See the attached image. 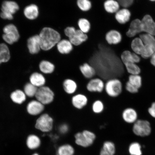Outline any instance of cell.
I'll return each mask as SVG.
<instances>
[{"label": "cell", "instance_id": "obj_1", "mask_svg": "<svg viewBox=\"0 0 155 155\" xmlns=\"http://www.w3.org/2000/svg\"><path fill=\"white\" fill-rule=\"evenodd\" d=\"M41 50L48 51L51 50L61 40L59 32L53 29L45 27L41 31L39 34Z\"/></svg>", "mask_w": 155, "mask_h": 155}, {"label": "cell", "instance_id": "obj_2", "mask_svg": "<svg viewBox=\"0 0 155 155\" xmlns=\"http://www.w3.org/2000/svg\"><path fill=\"white\" fill-rule=\"evenodd\" d=\"M74 137L75 144L83 148H86L91 146L95 140L96 136L92 131L84 130L75 134Z\"/></svg>", "mask_w": 155, "mask_h": 155}, {"label": "cell", "instance_id": "obj_3", "mask_svg": "<svg viewBox=\"0 0 155 155\" xmlns=\"http://www.w3.org/2000/svg\"><path fill=\"white\" fill-rule=\"evenodd\" d=\"M123 89V86L121 81L119 79L113 78L107 81L104 90L110 97L115 98L121 94Z\"/></svg>", "mask_w": 155, "mask_h": 155}, {"label": "cell", "instance_id": "obj_4", "mask_svg": "<svg viewBox=\"0 0 155 155\" xmlns=\"http://www.w3.org/2000/svg\"><path fill=\"white\" fill-rule=\"evenodd\" d=\"M65 35L69 38V40L74 46L80 45L86 41L88 36L80 29L76 30L73 27H68L64 30Z\"/></svg>", "mask_w": 155, "mask_h": 155}, {"label": "cell", "instance_id": "obj_5", "mask_svg": "<svg viewBox=\"0 0 155 155\" xmlns=\"http://www.w3.org/2000/svg\"><path fill=\"white\" fill-rule=\"evenodd\" d=\"M139 38L144 44L145 50L141 56L143 59H147L150 58L155 52V38L154 36L145 33L140 35Z\"/></svg>", "mask_w": 155, "mask_h": 155}, {"label": "cell", "instance_id": "obj_6", "mask_svg": "<svg viewBox=\"0 0 155 155\" xmlns=\"http://www.w3.org/2000/svg\"><path fill=\"white\" fill-rule=\"evenodd\" d=\"M35 97L36 100L45 105L53 102L55 98V94L50 87L44 86L38 88Z\"/></svg>", "mask_w": 155, "mask_h": 155}, {"label": "cell", "instance_id": "obj_7", "mask_svg": "<svg viewBox=\"0 0 155 155\" xmlns=\"http://www.w3.org/2000/svg\"><path fill=\"white\" fill-rule=\"evenodd\" d=\"M19 5L13 1H5L2 4L0 17L2 19L11 20L13 18V15L19 9Z\"/></svg>", "mask_w": 155, "mask_h": 155}, {"label": "cell", "instance_id": "obj_8", "mask_svg": "<svg viewBox=\"0 0 155 155\" xmlns=\"http://www.w3.org/2000/svg\"><path fill=\"white\" fill-rule=\"evenodd\" d=\"M54 120L48 114H44L37 120L35 127L44 133L51 131L53 129Z\"/></svg>", "mask_w": 155, "mask_h": 155}, {"label": "cell", "instance_id": "obj_9", "mask_svg": "<svg viewBox=\"0 0 155 155\" xmlns=\"http://www.w3.org/2000/svg\"><path fill=\"white\" fill-rule=\"evenodd\" d=\"M133 131L138 136H147L152 131L150 123L147 120L138 119L133 124Z\"/></svg>", "mask_w": 155, "mask_h": 155}, {"label": "cell", "instance_id": "obj_10", "mask_svg": "<svg viewBox=\"0 0 155 155\" xmlns=\"http://www.w3.org/2000/svg\"><path fill=\"white\" fill-rule=\"evenodd\" d=\"M4 34L2 38L7 44L12 45L18 41L20 35L17 27L15 25L10 24L5 26L3 29Z\"/></svg>", "mask_w": 155, "mask_h": 155}, {"label": "cell", "instance_id": "obj_11", "mask_svg": "<svg viewBox=\"0 0 155 155\" xmlns=\"http://www.w3.org/2000/svg\"><path fill=\"white\" fill-rule=\"evenodd\" d=\"M105 84L100 78H93L87 83V90L90 92L101 93L104 89Z\"/></svg>", "mask_w": 155, "mask_h": 155}, {"label": "cell", "instance_id": "obj_12", "mask_svg": "<svg viewBox=\"0 0 155 155\" xmlns=\"http://www.w3.org/2000/svg\"><path fill=\"white\" fill-rule=\"evenodd\" d=\"M27 46L31 54L35 55L39 53L41 50L39 35H34L29 38L27 41Z\"/></svg>", "mask_w": 155, "mask_h": 155}, {"label": "cell", "instance_id": "obj_13", "mask_svg": "<svg viewBox=\"0 0 155 155\" xmlns=\"http://www.w3.org/2000/svg\"><path fill=\"white\" fill-rule=\"evenodd\" d=\"M141 21L143 31L155 36V22L152 17L149 15H145Z\"/></svg>", "mask_w": 155, "mask_h": 155}, {"label": "cell", "instance_id": "obj_14", "mask_svg": "<svg viewBox=\"0 0 155 155\" xmlns=\"http://www.w3.org/2000/svg\"><path fill=\"white\" fill-rule=\"evenodd\" d=\"M45 105L37 100H32L29 103L27 110L31 115L36 116L39 115L44 111Z\"/></svg>", "mask_w": 155, "mask_h": 155}, {"label": "cell", "instance_id": "obj_15", "mask_svg": "<svg viewBox=\"0 0 155 155\" xmlns=\"http://www.w3.org/2000/svg\"><path fill=\"white\" fill-rule=\"evenodd\" d=\"M122 117L124 121L128 124H132L138 120V114L132 108H126L123 112Z\"/></svg>", "mask_w": 155, "mask_h": 155}, {"label": "cell", "instance_id": "obj_16", "mask_svg": "<svg viewBox=\"0 0 155 155\" xmlns=\"http://www.w3.org/2000/svg\"><path fill=\"white\" fill-rule=\"evenodd\" d=\"M71 102L74 107L77 109L81 110L87 105L88 99L84 94H78L72 97Z\"/></svg>", "mask_w": 155, "mask_h": 155}, {"label": "cell", "instance_id": "obj_17", "mask_svg": "<svg viewBox=\"0 0 155 155\" xmlns=\"http://www.w3.org/2000/svg\"><path fill=\"white\" fill-rule=\"evenodd\" d=\"M143 32L141 20L137 19L132 21L126 34L129 37L132 38Z\"/></svg>", "mask_w": 155, "mask_h": 155}, {"label": "cell", "instance_id": "obj_18", "mask_svg": "<svg viewBox=\"0 0 155 155\" xmlns=\"http://www.w3.org/2000/svg\"><path fill=\"white\" fill-rule=\"evenodd\" d=\"M120 58L124 65L129 63L137 64L140 63L141 61V58L139 55L134 53H131L128 50L124 51L121 54Z\"/></svg>", "mask_w": 155, "mask_h": 155}, {"label": "cell", "instance_id": "obj_19", "mask_svg": "<svg viewBox=\"0 0 155 155\" xmlns=\"http://www.w3.org/2000/svg\"><path fill=\"white\" fill-rule=\"evenodd\" d=\"M121 35L119 31L112 30L108 31L106 35V40L110 45H116L121 41Z\"/></svg>", "mask_w": 155, "mask_h": 155}, {"label": "cell", "instance_id": "obj_20", "mask_svg": "<svg viewBox=\"0 0 155 155\" xmlns=\"http://www.w3.org/2000/svg\"><path fill=\"white\" fill-rule=\"evenodd\" d=\"M79 69L83 77L87 79L93 78L96 74L95 69L88 63L79 66Z\"/></svg>", "mask_w": 155, "mask_h": 155}, {"label": "cell", "instance_id": "obj_21", "mask_svg": "<svg viewBox=\"0 0 155 155\" xmlns=\"http://www.w3.org/2000/svg\"><path fill=\"white\" fill-rule=\"evenodd\" d=\"M24 12L25 16L27 18L34 20L38 18L39 10L37 5L31 4L25 8Z\"/></svg>", "mask_w": 155, "mask_h": 155}, {"label": "cell", "instance_id": "obj_22", "mask_svg": "<svg viewBox=\"0 0 155 155\" xmlns=\"http://www.w3.org/2000/svg\"><path fill=\"white\" fill-rule=\"evenodd\" d=\"M130 16V11L126 8L119 9L115 13V15L116 20L121 24H125L128 22Z\"/></svg>", "mask_w": 155, "mask_h": 155}, {"label": "cell", "instance_id": "obj_23", "mask_svg": "<svg viewBox=\"0 0 155 155\" xmlns=\"http://www.w3.org/2000/svg\"><path fill=\"white\" fill-rule=\"evenodd\" d=\"M58 51L63 55H67L71 53L73 49V45L69 40H61L57 45Z\"/></svg>", "mask_w": 155, "mask_h": 155}, {"label": "cell", "instance_id": "obj_24", "mask_svg": "<svg viewBox=\"0 0 155 155\" xmlns=\"http://www.w3.org/2000/svg\"><path fill=\"white\" fill-rule=\"evenodd\" d=\"M63 87L64 91L67 94L72 95L76 92L78 88V85L73 79L68 78L64 81Z\"/></svg>", "mask_w": 155, "mask_h": 155}, {"label": "cell", "instance_id": "obj_25", "mask_svg": "<svg viewBox=\"0 0 155 155\" xmlns=\"http://www.w3.org/2000/svg\"><path fill=\"white\" fill-rule=\"evenodd\" d=\"M40 70L45 74H51L56 69L55 65L47 60H42L39 64Z\"/></svg>", "mask_w": 155, "mask_h": 155}, {"label": "cell", "instance_id": "obj_26", "mask_svg": "<svg viewBox=\"0 0 155 155\" xmlns=\"http://www.w3.org/2000/svg\"><path fill=\"white\" fill-rule=\"evenodd\" d=\"M30 80V83L38 88L44 86L46 82V79L44 75L38 72L33 73L31 75Z\"/></svg>", "mask_w": 155, "mask_h": 155}, {"label": "cell", "instance_id": "obj_27", "mask_svg": "<svg viewBox=\"0 0 155 155\" xmlns=\"http://www.w3.org/2000/svg\"><path fill=\"white\" fill-rule=\"evenodd\" d=\"M131 48L134 53L141 57L144 53V45L139 37L135 38L132 41L131 43Z\"/></svg>", "mask_w": 155, "mask_h": 155}, {"label": "cell", "instance_id": "obj_28", "mask_svg": "<svg viewBox=\"0 0 155 155\" xmlns=\"http://www.w3.org/2000/svg\"><path fill=\"white\" fill-rule=\"evenodd\" d=\"M26 144L27 147L30 150H36L40 147L41 144V140L38 136L30 135L27 137Z\"/></svg>", "mask_w": 155, "mask_h": 155}, {"label": "cell", "instance_id": "obj_29", "mask_svg": "<svg viewBox=\"0 0 155 155\" xmlns=\"http://www.w3.org/2000/svg\"><path fill=\"white\" fill-rule=\"evenodd\" d=\"M120 5L116 0H106L104 3V9L108 13L115 14L119 10Z\"/></svg>", "mask_w": 155, "mask_h": 155}, {"label": "cell", "instance_id": "obj_30", "mask_svg": "<svg viewBox=\"0 0 155 155\" xmlns=\"http://www.w3.org/2000/svg\"><path fill=\"white\" fill-rule=\"evenodd\" d=\"M115 147L113 142L106 141L104 143L101 150L100 155H115Z\"/></svg>", "mask_w": 155, "mask_h": 155}, {"label": "cell", "instance_id": "obj_31", "mask_svg": "<svg viewBox=\"0 0 155 155\" xmlns=\"http://www.w3.org/2000/svg\"><path fill=\"white\" fill-rule=\"evenodd\" d=\"M11 58L10 53L8 47L5 44H0V64L7 62Z\"/></svg>", "mask_w": 155, "mask_h": 155}, {"label": "cell", "instance_id": "obj_32", "mask_svg": "<svg viewBox=\"0 0 155 155\" xmlns=\"http://www.w3.org/2000/svg\"><path fill=\"white\" fill-rule=\"evenodd\" d=\"M11 98L15 103L21 104L26 100V95L24 92L20 90H17L12 93Z\"/></svg>", "mask_w": 155, "mask_h": 155}, {"label": "cell", "instance_id": "obj_33", "mask_svg": "<svg viewBox=\"0 0 155 155\" xmlns=\"http://www.w3.org/2000/svg\"><path fill=\"white\" fill-rule=\"evenodd\" d=\"M74 148L69 144L61 145L58 147L57 152V155H74Z\"/></svg>", "mask_w": 155, "mask_h": 155}, {"label": "cell", "instance_id": "obj_34", "mask_svg": "<svg viewBox=\"0 0 155 155\" xmlns=\"http://www.w3.org/2000/svg\"><path fill=\"white\" fill-rule=\"evenodd\" d=\"M125 68L127 72L129 75H140L141 69L137 64L129 63L124 64Z\"/></svg>", "mask_w": 155, "mask_h": 155}, {"label": "cell", "instance_id": "obj_35", "mask_svg": "<svg viewBox=\"0 0 155 155\" xmlns=\"http://www.w3.org/2000/svg\"><path fill=\"white\" fill-rule=\"evenodd\" d=\"M127 82L138 90L142 86V78L140 75H130Z\"/></svg>", "mask_w": 155, "mask_h": 155}, {"label": "cell", "instance_id": "obj_36", "mask_svg": "<svg viewBox=\"0 0 155 155\" xmlns=\"http://www.w3.org/2000/svg\"><path fill=\"white\" fill-rule=\"evenodd\" d=\"M38 90V88L31 83H28L25 85L24 88L25 94L30 97L35 96Z\"/></svg>", "mask_w": 155, "mask_h": 155}, {"label": "cell", "instance_id": "obj_37", "mask_svg": "<svg viewBox=\"0 0 155 155\" xmlns=\"http://www.w3.org/2000/svg\"><path fill=\"white\" fill-rule=\"evenodd\" d=\"M78 26L79 29L85 34H87L90 30V23L87 19L85 18L79 19Z\"/></svg>", "mask_w": 155, "mask_h": 155}, {"label": "cell", "instance_id": "obj_38", "mask_svg": "<svg viewBox=\"0 0 155 155\" xmlns=\"http://www.w3.org/2000/svg\"><path fill=\"white\" fill-rule=\"evenodd\" d=\"M77 5L79 8L83 12L90 10L92 7V4L89 0H77Z\"/></svg>", "mask_w": 155, "mask_h": 155}, {"label": "cell", "instance_id": "obj_39", "mask_svg": "<svg viewBox=\"0 0 155 155\" xmlns=\"http://www.w3.org/2000/svg\"><path fill=\"white\" fill-rule=\"evenodd\" d=\"M104 107L103 102L101 101L97 100L93 103L92 111L95 114H100L104 111Z\"/></svg>", "mask_w": 155, "mask_h": 155}, {"label": "cell", "instance_id": "obj_40", "mask_svg": "<svg viewBox=\"0 0 155 155\" xmlns=\"http://www.w3.org/2000/svg\"><path fill=\"white\" fill-rule=\"evenodd\" d=\"M129 152L131 155H141L142 152L140 145L137 143H132L129 147Z\"/></svg>", "mask_w": 155, "mask_h": 155}, {"label": "cell", "instance_id": "obj_41", "mask_svg": "<svg viewBox=\"0 0 155 155\" xmlns=\"http://www.w3.org/2000/svg\"><path fill=\"white\" fill-rule=\"evenodd\" d=\"M58 131L60 134L65 135L69 132V126L66 123H63L60 125L58 127Z\"/></svg>", "mask_w": 155, "mask_h": 155}, {"label": "cell", "instance_id": "obj_42", "mask_svg": "<svg viewBox=\"0 0 155 155\" xmlns=\"http://www.w3.org/2000/svg\"><path fill=\"white\" fill-rule=\"evenodd\" d=\"M119 4L120 5L123 7H129L133 4L134 0H116Z\"/></svg>", "mask_w": 155, "mask_h": 155}, {"label": "cell", "instance_id": "obj_43", "mask_svg": "<svg viewBox=\"0 0 155 155\" xmlns=\"http://www.w3.org/2000/svg\"><path fill=\"white\" fill-rule=\"evenodd\" d=\"M148 111L151 117L155 119V102H153L150 107L148 108Z\"/></svg>", "mask_w": 155, "mask_h": 155}, {"label": "cell", "instance_id": "obj_44", "mask_svg": "<svg viewBox=\"0 0 155 155\" xmlns=\"http://www.w3.org/2000/svg\"><path fill=\"white\" fill-rule=\"evenodd\" d=\"M150 58V63L153 67L155 68V52Z\"/></svg>", "mask_w": 155, "mask_h": 155}, {"label": "cell", "instance_id": "obj_45", "mask_svg": "<svg viewBox=\"0 0 155 155\" xmlns=\"http://www.w3.org/2000/svg\"><path fill=\"white\" fill-rule=\"evenodd\" d=\"M32 155H39L38 153H34L33 154H32Z\"/></svg>", "mask_w": 155, "mask_h": 155}, {"label": "cell", "instance_id": "obj_46", "mask_svg": "<svg viewBox=\"0 0 155 155\" xmlns=\"http://www.w3.org/2000/svg\"><path fill=\"white\" fill-rule=\"evenodd\" d=\"M150 1H152V2H155V0H150Z\"/></svg>", "mask_w": 155, "mask_h": 155}]
</instances>
